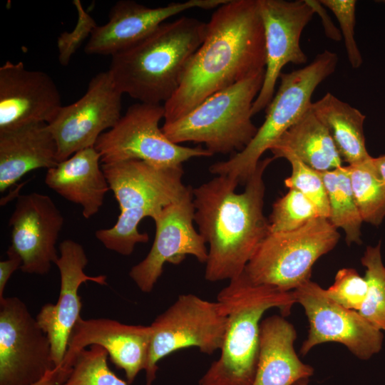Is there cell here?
<instances>
[{"label": "cell", "instance_id": "5bb4252c", "mask_svg": "<svg viewBox=\"0 0 385 385\" xmlns=\"http://www.w3.org/2000/svg\"><path fill=\"white\" fill-rule=\"evenodd\" d=\"M192 188L164 207L153 220L155 236L147 256L134 265L129 276L145 293L153 291L167 262L178 265L187 255L206 263L208 250L204 238L194 227Z\"/></svg>", "mask_w": 385, "mask_h": 385}, {"label": "cell", "instance_id": "e0dca14e", "mask_svg": "<svg viewBox=\"0 0 385 385\" xmlns=\"http://www.w3.org/2000/svg\"><path fill=\"white\" fill-rule=\"evenodd\" d=\"M58 248L60 255L55 263L61 280L58 298L55 304H44L36 317L50 341L55 366L63 361L72 330L81 318L80 286L87 282L108 284L106 275L90 276L85 273L88 260L81 244L68 239L62 241Z\"/></svg>", "mask_w": 385, "mask_h": 385}, {"label": "cell", "instance_id": "277c9868", "mask_svg": "<svg viewBox=\"0 0 385 385\" xmlns=\"http://www.w3.org/2000/svg\"><path fill=\"white\" fill-rule=\"evenodd\" d=\"M217 300L227 313V329L220 357L198 385H252L257 366L262 317L272 308L278 309L283 317L289 315L296 303L294 292L254 284L243 272L219 292Z\"/></svg>", "mask_w": 385, "mask_h": 385}, {"label": "cell", "instance_id": "8d00e7d4", "mask_svg": "<svg viewBox=\"0 0 385 385\" xmlns=\"http://www.w3.org/2000/svg\"><path fill=\"white\" fill-rule=\"evenodd\" d=\"M307 1L312 7L315 14H318L321 17L326 36L333 41H339L342 38L340 30L335 26L331 20L325 6L319 1L307 0Z\"/></svg>", "mask_w": 385, "mask_h": 385}, {"label": "cell", "instance_id": "4dcf8cb0", "mask_svg": "<svg viewBox=\"0 0 385 385\" xmlns=\"http://www.w3.org/2000/svg\"><path fill=\"white\" fill-rule=\"evenodd\" d=\"M284 158L292 165V173L284 180L285 185L300 192L315 206L320 217L328 219L327 195L320 173L294 155H287Z\"/></svg>", "mask_w": 385, "mask_h": 385}, {"label": "cell", "instance_id": "f35d334b", "mask_svg": "<svg viewBox=\"0 0 385 385\" xmlns=\"http://www.w3.org/2000/svg\"><path fill=\"white\" fill-rule=\"evenodd\" d=\"M293 385H309V379H301Z\"/></svg>", "mask_w": 385, "mask_h": 385}, {"label": "cell", "instance_id": "4316f807", "mask_svg": "<svg viewBox=\"0 0 385 385\" xmlns=\"http://www.w3.org/2000/svg\"><path fill=\"white\" fill-rule=\"evenodd\" d=\"M371 158L347 167L361 219L377 227L385 217V185L376 175L371 164Z\"/></svg>", "mask_w": 385, "mask_h": 385}, {"label": "cell", "instance_id": "44dd1931", "mask_svg": "<svg viewBox=\"0 0 385 385\" xmlns=\"http://www.w3.org/2000/svg\"><path fill=\"white\" fill-rule=\"evenodd\" d=\"M297 332L283 316L272 315L260 324L259 355L252 385H293L309 379L314 368L303 363L294 351Z\"/></svg>", "mask_w": 385, "mask_h": 385}, {"label": "cell", "instance_id": "e575fe53", "mask_svg": "<svg viewBox=\"0 0 385 385\" xmlns=\"http://www.w3.org/2000/svg\"><path fill=\"white\" fill-rule=\"evenodd\" d=\"M6 253L8 258L0 262V299L5 297V287L11 274L22 265L21 257L11 247Z\"/></svg>", "mask_w": 385, "mask_h": 385}, {"label": "cell", "instance_id": "cb8c5ba5", "mask_svg": "<svg viewBox=\"0 0 385 385\" xmlns=\"http://www.w3.org/2000/svg\"><path fill=\"white\" fill-rule=\"evenodd\" d=\"M270 150L274 159L294 155L319 172L343 166V160L332 137L312 111L311 106Z\"/></svg>", "mask_w": 385, "mask_h": 385}, {"label": "cell", "instance_id": "52a82bcc", "mask_svg": "<svg viewBox=\"0 0 385 385\" xmlns=\"http://www.w3.org/2000/svg\"><path fill=\"white\" fill-rule=\"evenodd\" d=\"M339 239L337 229L322 217L292 231L269 232L244 272L254 284L293 291L310 280L314 264Z\"/></svg>", "mask_w": 385, "mask_h": 385}, {"label": "cell", "instance_id": "9c48e42d", "mask_svg": "<svg viewBox=\"0 0 385 385\" xmlns=\"http://www.w3.org/2000/svg\"><path fill=\"white\" fill-rule=\"evenodd\" d=\"M164 116L162 104L140 102L130 106L95 144L101 163L140 160L156 167L175 168L192 158L212 155L206 148L182 146L170 140L159 127Z\"/></svg>", "mask_w": 385, "mask_h": 385}, {"label": "cell", "instance_id": "3957f363", "mask_svg": "<svg viewBox=\"0 0 385 385\" xmlns=\"http://www.w3.org/2000/svg\"><path fill=\"white\" fill-rule=\"evenodd\" d=\"M207 23L182 16L111 56L108 71L121 92L140 103H166L206 34Z\"/></svg>", "mask_w": 385, "mask_h": 385}, {"label": "cell", "instance_id": "2e32d148", "mask_svg": "<svg viewBox=\"0 0 385 385\" xmlns=\"http://www.w3.org/2000/svg\"><path fill=\"white\" fill-rule=\"evenodd\" d=\"M63 217L52 199L31 192L19 195L10 217L11 247L21 257V270L44 275L58 258L56 242Z\"/></svg>", "mask_w": 385, "mask_h": 385}, {"label": "cell", "instance_id": "f546056e", "mask_svg": "<svg viewBox=\"0 0 385 385\" xmlns=\"http://www.w3.org/2000/svg\"><path fill=\"white\" fill-rule=\"evenodd\" d=\"M320 217L315 206L300 192L289 188L273 205L269 220L270 232H288Z\"/></svg>", "mask_w": 385, "mask_h": 385}, {"label": "cell", "instance_id": "d6986e66", "mask_svg": "<svg viewBox=\"0 0 385 385\" xmlns=\"http://www.w3.org/2000/svg\"><path fill=\"white\" fill-rule=\"evenodd\" d=\"M227 1L188 0L155 8L131 0L118 1L111 9L107 23L93 31L85 52L112 56L141 41L178 14L195 8L217 9Z\"/></svg>", "mask_w": 385, "mask_h": 385}, {"label": "cell", "instance_id": "ffe728a7", "mask_svg": "<svg viewBox=\"0 0 385 385\" xmlns=\"http://www.w3.org/2000/svg\"><path fill=\"white\" fill-rule=\"evenodd\" d=\"M150 325H133L108 318L78 320L70 336L63 360L73 363L78 353L90 346L106 350L116 367L124 371L130 384L145 369L151 339Z\"/></svg>", "mask_w": 385, "mask_h": 385}, {"label": "cell", "instance_id": "484cf974", "mask_svg": "<svg viewBox=\"0 0 385 385\" xmlns=\"http://www.w3.org/2000/svg\"><path fill=\"white\" fill-rule=\"evenodd\" d=\"M319 173L327 195L329 221L335 228L344 230L348 245L361 244L363 220L354 199L348 167Z\"/></svg>", "mask_w": 385, "mask_h": 385}, {"label": "cell", "instance_id": "5b68a950", "mask_svg": "<svg viewBox=\"0 0 385 385\" xmlns=\"http://www.w3.org/2000/svg\"><path fill=\"white\" fill-rule=\"evenodd\" d=\"M265 72L261 71L211 95L182 118L164 123L163 132L176 144L204 143L212 155L242 151L257 131L252 120V109L262 88Z\"/></svg>", "mask_w": 385, "mask_h": 385}, {"label": "cell", "instance_id": "6da1fadb", "mask_svg": "<svg viewBox=\"0 0 385 385\" xmlns=\"http://www.w3.org/2000/svg\"><path fill=\"white\" fill-rule=\"evenodd\" d=\"M265 63L257 0H228L212 14L177 91L163 104L164 123L182 118L211 95L265 70Z\"/></svg>", "mask_w": 385, "mask_h": 385}, {"label": "cell", "instance_id": "1f68e13d", "mask_svg": "<svg viewBox=\"0 0 385 385\" xmlns=\"http://www.w3.org/2000/svg\"><path fill=\"white\" fill-rule=\"evenodd\" d=\"M367 282L353 268L339 270L331 287L325 289L327 295L339 305L359 311L367 294Z\"/></svg>", "mask_w": 385, "mask_h": 385}, {"label": "cell", "instance_id": "d590c367", "mask_svg": "<svg viewBox=\"0 0 385 385\" xmlns=\"http://www.w3.org/2000/svg\"><path fill=\"white\" fill-rule=\"evenodd\" d=\"M73 366V364L63 361L31 385H64L72 371Z\"/></svg>", "mask_w": 385, "mask_h": 385}, {"label": "cell", "instance_id": "d6a6232c", "mask_svg": "<svg viewBox=\"0 0 385 385\" xmlns=\"http://www.w3.org/2000/svg\"><path fill=\"white\" fill-rule=\"evenodd\" d=\"M319 1L336 16L344 41L348 61L353 68H359L363 63V58L354 36L356 1L355 0H320Z\"/></svg>", "mask_w": 385, "mask_h": 385}, {"label": "cell", "instance_id": "7a4b0ae2", "mask_svg": "<svg viewBox=\"0 0 385 385\" xmlns=\"http://www.w3.org/2000/svg\"><path fill=\"white\" fill-rule=\"evenodd\" d=\"M273 160L259 162L242 193L235 192L238 182L227 175H217L192 188L194 221L209 244L206 280H230L240 275L270 232L263 213V174Z\"/></svg>", "mask_w": 385, "mask_h": 385}, {"label": "cell", "instance_id": "83f0119b", "mask_svg": "<svg viewBox=\"0 0 385 385\" xmlns=\"http://www.w3.org/2000/svg\"><path fill=\"white\" fill-rule=\"evenodd\" d=\"M366 267L368 289L359 313L371 324L385 331V266L381 254V242L368 246L361 259Z\"/></svg>", "mask_w": 385, "mask_h": 385}, {"label": "cell", "instance_id": "8992f818", "mask_svg": "<svg viewBox=\"0 0 385 385\" xmlns=\"http://www.w3.org/2000/svg\"><path fill=\"white\" fill-rule=\"evenodd\" d=\"M338 61L335 52L324 50L308 65L290 73H282L279 88L265 109V121L254 138L242 151L210 165L209 171L227 175L240 184L246 183L264 153L270 150L310 107L314 91L335 72Z\"/></svg>", "mask_w": 385, "mask_h": 385}, {"label": "cell", "instance_id": "ba28073f", "mask_svg": "<svg viewBox=\"0 0 385 385\" xmlns=\"http://www.w3.org/2000/svg\"><path fill=\"white\" fill-rule=\"evenodd\" d=\"M227 324V315L219 301H207L193 294L179 295L150 324L146 385H153L160 360L174 351L196 347L212 354L221 349Z\"/></svg>", "mask_w": 385, "mask_h": 385}, {"label": "cell", "instance_id": "4fadbf2b", "mask_svg": "<svg viewBox=\"0 0 385 385\" xmlns=\"http://www.w3.org/2000/svg\"><path fill=\"white\" fill-rule=\"evenodd\" d=\"M308 319L309 329L300 348L302 355L326 342L344 345L354 356L368 360L382 349L384 335L357 311L331 299L325 289L311 279L293 290Z\"/></svg>", "mask_w": 385, "mask_h": 385}, {"label": "cell", "instance_id": "7c38bea8", "mask_svg": "<svg viewBox=\"0 0 385 385\" xmlns=\"http://www.w3.org/2000/svg\"><path fill=\"white\" fill-rule=\"evenodd\" d=\"M123 94L110 72L103 71L91 79L81 98L60 108L48 123L57 144L58 163L94 147L104 130L117 124L121 118Z\"/></svg>", "mask_w": 385, "mask_h": 385}, {"label": "cell", "instance_id": "7402d4cb", "mask_svg": "<svg viewBox=\"0 0 385 385\" xmlns=\"http://www.w3.org/2000/svg\"><path fill=\"white\" fill-rule=\"evenodd\" d=\"M95 147L83 149L48 169L45 183L64 199L80 205L83 216H94L103 204L109 184Z\"/></svg>", "mask_w": 385, "mask_h": 385}, {"label": "cell", "instance_id": "8fae6325", "mask_svg": "<svg viewBox=\"0 0 385 385\" xmlns=\"http://www.w3.org/2000/svg\"><path fill=\"white\" fill-rule=\"evenodd\" d=\"M54 367L50 341L26 304L0 299V385H31Z\"/></svg>", "mask_w": 385, "mask_h": 385}, {"label": "cell", "instance_id": "74e56055", "mask_svg": "<svg viewBox=\"0 0 385 385\" xmlns=\"http://www.w3.org/2000/svg\"><path fill=\"white\" fill-rule=\"evenodd\" d=\"M371 164L376 175L385 185V155L371 158Z\"/></svg>", "mask_w": 385, "mask_h": 385}, {"label": "cell", "instance_id": "f1b7e54d", "mask_svg": "<svg viewBox=\"0 0 385 385\" xmlns=\"http://www.w3.org/2000/svg\"><path fill=\"white\" fill-rule=\"evenodd\" d=\"M108 358L106 350L98 345L81 350L64 385H128L110 369Z\"/></svg>", "mask_w": 385, "mask_h": 385}, {"label": "cell", "instance_id": "9a60e30c", "mask_svg": "<svg viewBox=\"0 0 385 385\" xmlns=\"http://www.w3.org/2000/svg\"><path fill=\"white\" fill-rule=\"evenodd\" d=\"M257 3L264 29L266 63L263 84L253 103L252 115L269 106L287 64L307 63L300 38L315 14L307 0H257Z\"/></svg>", "mask_w": 385, "mask_h": 385}, {"label": "cell", "instance_id": "603a6c76", "mask_svg": "<svg viewBox=\"0 0 385 385\" xmlns=\"http://www.w3.org/2000/svg\"><path fill=\"white\" fill-rule=\"evenodd\" d=\"M57 152L56 142L46 123L0 132V192L30 171L56 166Z\"/></svg>", "mask_w": 385, "mask_h": 385}, {"label": "cell", "instance_id": "ac0fdd59", "mask_svg": "<svg viewBox=\"0 0 385 385\" xmlns=\"http://www.w3.org/2000/svg\"><path fill=\"white\" fill-rule=\"evenodd\" d=\"M52 78L7 61L0 67V132L26 125L49 123L62 106Z\"/></svg>", "mask_w": 385, "mask_h": 385}, {"label": "cell", "instance_id": "836d02e7", "mask_svg": "<svg viewBox=\"0 0 385 385\" xmlns=\"http://www.w3.org/2000/svg\"><path fill=\"white\" fill-rule=\"evenodd\" d=\"M77 11V22L74 29L64 31L57 38L58 58L63 66L68 65L71 57L81 47L83 42L91 36L98 26L94 19L85 10L80 0L72 1Z\"/></svg>", "mask_w": 385, "mask_h": 385}, {"label": "cell", "instance_id": "d4e9b609", "mask_svg": "<svg viewBox=\"0 0 385 385\" xmlns=\"http://www.w3.org/2000/svg\"><path fill=\"white\" fill-rule=\"evenodd\" d=\"M311 108L325 126L342 159L355 165L369 160L364 132L365 115L331 93L312 102Z\"/></svg>", "mask_w": 385, "mask_h": 385}, {"label": "cell", "instance_id": "30bf717a", "mask_svg": "<svg viewBox=\"0 0 385 385\" xmlns=\"http://www.w3.org/2000/svg\"><path fill=\"white\" fill-rule=\"evenodd\" d=\"M101 167L120 207L116 224L125 229L137 230L143 218L153 219L191 188L183 183V166L160 168L128 160Z\"/></svg>", "mask_w": 385, "mask_h": 385}]
</instances>
